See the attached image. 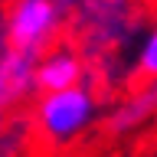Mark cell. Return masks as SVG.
Listing matches in <instances>:
<instances>
[{
	"mask_svg": "<svg viewBox=\"0 0 157 157\" xmlns=\"http://www.w3.org/2000/svg\"><path fill=\"white\" fill-rule=\"evenodd\" d=\"M101 95L92 85H75L62 88V92H49V95H36L29 121H33V141L39 147L59 151V147L75 144L88 128L101 115Z\"/></svg>",
	"mask_w": 157,
	"mask_h": 157,
	"instance_id": "6da1fadb",
	"label": "cell"
},
{
	"mask_svg": "<svg viewBox=\"0 0 157 157\" xmlns=\"http://www.w3.org/2000/svg\"><path fill=\"white\" fill-rule=\"evenodd\" d=\"M3 23L10 46L23 52L43 56L66 39V13L56 0H7Z\"/></svg>",
	"mask_w": 157,
	"mask_h": 157,
	"instance_id": "7a4b0ae2",
	"label": "cell"
},
{
	"mask_svg": "<svg viewBox=\"0 0 157 157\" xmlns=\"http://www.w3.org/2000/svg\"><path fill=\"white\" fill-rule=\"evenodd\" d=\"M151 118H157V78H144L128 92H121L111 101L101 128L108 137H128L137 128H144Z\"/></svg>",
	"mask_w": 157,
	"mask_h": 157,
	"instance_id": "3957f363",
	"label": "cell"
},
{
	"mask_svg": "<svg viewBox=\"0 0 157 157\" xmlns=\"http://www.w3.org/2000/svg\"><path fill=\"white\" fill-rule=\"evenodd\" d=\"M88 75V66L82 52H78L69 39L56 43V46L43 52L36 62V95H49V92H62V88L82 85Z\"/></svg>",
	"mask_w": 157,
	"mask_h": 157,
	"instance_id": "277c9868",
	"label": "cell"
},
{
	"mask_svg": "<svg viewBox=\"0 0 157 157\" xmlns=\"http://www.w3.org/2000/svg\"><path fill=\"white\" fill-rule=\"evenodd\" d=\"M33 144V121L23 111H0V157H26Z\"/></svg>",
	"mask_w": 157,
	"mask_h": 157,
	"instance_id": "5b68a950",
	"label": "cell"
},
{
	"mask_svg": "<svg viewBox=\"0 0 157 157\" xmlns=\"http://www.w3.org/2000/svg\"><path fill=\"white\" fill-rule=\"evenodd\" d=\"M134 78L144 82V78H157V13L151 20V26L144 29L141 43L134 46Z\"/></svg>",
	"mask_w": 157,
	"mask_h": 157,
	"instance_id": "8992f818",
	"label": "cell"
},
{
	"mask_svg": "<svg viewBox=\"0 0 157 157\" xmlns=\"http://www.w3.org/2000/svg\"><path fill=\"white\" fill-rule=\"evenodd\" d=\"M56 3H59V10L66 13V20H69L78 7H85V3H92V0H56Z\"/></svg>",
	"mask_w": 157,
	"mask_h": 157,
	"instance_id": "52a82bcc",
	"label": "cell"
},
{
	"mask_svg": "<svg viewBox=\"0 0 157 157\" xmlns=\"http://www.w3.org/2000/svg\"><path fill=\"white\" fill-rule=\"evenodd\" d=\"M151 157H157V147H154V154H151Z\"/></svg>",
	"mask_w": 157,
	"mask_h": 157,
	"instance_id": "ba28073f",
	"label": "cell"
}]
</instances>
